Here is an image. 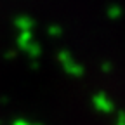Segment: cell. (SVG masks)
Segmentation results:
<instances>
[{"instance_id": "cell-1", "label": "cell", "mask_w": 125, "mask_h": 125, "mask_svg": "<svg viewBox=\"0 0 125 125\" xmlns=\"http://www.w3.org/2000/svg\"><path fill=\"white\" fill-rule=\"evenodd\" d=\"M56 59H57L59 66L62 68V71H64L66 75H70V76H73V78H80V76L85 75V66L82 64L80 61H76L75 56H73L70 51L61 49V51L57 52Z\"/></svg>"}, {"instance_id": "cell-2", "label": "cell", "mask_w": 125, "mask_h": 125, "mask_svg": "<svg viewBox=\"0 0 125 125\" xmlns=\"http://www.w3.org/2000/svg\"><path fill=\"white\" fill-rule=\"evenodd\" d=\"M92 104H94V108H96L97 111H101V113H113V111H115V104H113V101L109 99L104 92L94 94Z\"/></svg>"}, {"instance_id": "cell-8", "label": "cell", "mask_w": 125, "mask_h": 125, "mask_svg": "<svg viewBox=\"0 0 125 125\" xmlns=\"http://www.w3.org/2000/svg\"><path fill=\"white\" fill-rule=\"evenodd\" d=\"M5 59H16V57H18V51H14V49H9V51H5V56H4Z\"/></svg>"}, {"instance_id": "cell-9", "label": "cell", "mask_w": 125, "mask_h": 125, "mask_svg": "<svg viewBox=\"0 0 125 125\" xmlns=\"http://www.w3.org/2000/svg\"><path fill=\"white\" fill-rule=\"evenodd\" d=\"M116 125H125V113H120V115H118V122H116Z\"/></svg>"}, {"instance_id": "cell-6", "label": "cell", "mask_w": 125, "mask_h": 125, "mask_svg": "<svg viewBox=\"0 0 125 125\" xmlns=\"http://www.w3.org/2000/svg\"><path fill=\"white\" fill-rule=\"evenodd\" d=\"M47 35H49L51 38H59L62 35V28L59 24H49L47 26Z\"/></svg>"}, {"instance_id": "cell-3", "label": "cell", "mask_w": 125, "mask_h": 125, "mask_svg": "<svg viewBox=\"0 0 125 125\" xmlns=\"http://www.w3.org/2000/svg\"><path fill=\"white\" fill-rule=\"evenodd\" d=\"M14 28L18 31H33L35 19L28 14H19L18 18H14Z\"/></svg>"}, {"instance_id": "cell-4", "label": "cell", "mask_w": 125, "mask_h": 125, "mask_svg": "<svg viewBox=\"0 0 125 125\" xmlns=\"http://www.w3.org/2000/svg\"><path fill=\"white\" fill-rule=\"evenodd\" d=\"M21 52H24V54L28 56V59H30V61H38V59L42 57L43 49H42V45H40V43L33 38V40H31V42L24 47V49H23Z\"/></svg>"}, {"instance_id": "cell-5", "label": "cell", "mask_w": 125, "mask_h": 125, "mask_svg": "<svg viewBox=\"0 0 125 125\" xmlns=\"http://www.w3.org/2000/svg\"><path fill=\"white\" fill-rule=\"evenodd\" d=\"M106 16L109 19H120L122 16H123V7L120 5V4H111L108 9H106Z\"/></svg>"}, {"instance_id": "cell-10", "label": "cell", "mask_w": 125, "mask_h": 125, "mask_svg": "<svg viewBox=\"0 0 125 125\" xmlns=\"http://www.w3.org/2000/svg\"><path fill=\"white\" fill-rule=\"evenodd\" d=\"M12 125H37V123H28V122H24V120H18V122H14Z\"/></svg>"}, {"instance_id": "cell-7", "label": "cell", "mask_w": 125, "mask_h": 125, "mask_svg": "<svg viewBox=\"0 0 125 125\" xmlns=\"http://www.w3.org/2000/svg\"><path fill=\"white\" fill-rule=\"evenodd\" d=\"M101 71L104 73V75H109L113 71V62L111 61H104L103 64H101Z\"/></svg>"}]
</instances>
